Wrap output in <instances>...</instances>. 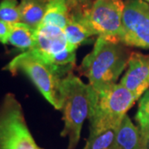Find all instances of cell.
<instances>
[{
	"mask_svg": "<svg viewBox=\"0 0 149 149\" xmlns=\"http://www.w3.org/2000/svg\"><path fill=\"white\" fill-rule=\"evenodd\" d=\"M130 54L123 43L98 37L92 52L83 60L80 71L95 91H103L116 83L128 66Z\"/></svg>",
	"mask_w": 149,
	"mask_h": 149,
	"instance_id": "1",
	"label": "cell"
},
{
	"mask_svg": "<svg viewBox=\"0 0 149 149\" xmlns=\"http://www.w3.org/2000/svg\"><path fill=\"white\" fill-rule=\"evenodd\" d=\"M139 98L120 84L95 91L90 85V132L118 128Z\"/></svg>",
	"mask_w": 149,
	"mask_h": 149,
	"instance_id": "2",
	"label": "cell"
},
{
	"mask_svg": "<svg viewBox=\"0 0 149 149\" xmlns=\"http://www.w3.org/2000/svg\"><path fill=\"white\" fill-rule=\"evenodd\" d=\"M64 128L61 137H67V149H75L79 143L81 129L90 112V85L70 72L61 82Z\"/></svg>",
	"mask_w": 149,
	"mask_h": 149,
	"instance_id": "3",
	"label": "cell"
},
{
	"mask_svg": "<svg viewBox=\"0 0 149 149\" xmlns=\"http://www.w3.org/2000/svg\"><path fill=\"white\" fill-rule=\"evenodd\" d=\"M4 70L12 73L17 71L25 73L55 109H62L61 82L65 75L57 68L44 61L32 50L17 56L6 65Z\"/></svg>",
	"mask_w": 149,
	"mask_h": 149,
	"instance_id": "4",
	"label": "cell"
},
{
	"mask_svg": "<svg viewBox=\"0 0 149 149\" xmlns=\"http://www.w3.org/2000/svg\"><path fill=\"white\" fill-rule=\"evenodd\" d=\"M123 0H93L88 5L72 9L95 35L121 42Z\"/></svg>",
	"mask_w": 149,
	"mask_h": 149,
	"instance_id": "5",
	"label": "cell"
},
{
	"mask_svg": "<svg viewBox=\"0 0 149 149\" xmlns=\"http://www.w3.org/2000/svg\"><path fill=\"white\" fill-rule=\"evenodd\" d=\"M0 149H43L32 138L21 104L11 94L0 108Z\"/></svg>",
	"mask_w": 149,
	"mask_h": 149,
	"instance_id": "6",
	"label": "cell"
},
{
	"mask_svg": "<svg viewBox=\"0 0 149 149\" xmlns=\"http://www.w3.org/2000/svg\"><path fill=\"white\" fill-rule=\"evenodd\" d=\"M121 43L149 49V4L143 0H128L125 3Z\"/></svg>",
	"mask_w": 149,
	"mask_h": 149,
	"instance_id": "7",
	"label": "cell"
},
{
	"mask_svg": "<svg viewBox=\"0 0 149 149\" xmlns=\"http://www.w3.org/2000/svg\"><path fill=\"white\" fill-rule=\"evenodd\" d=\"M68 48L75 47L67 42L63 29L52 25L40 24L36 29L34 46L30 50L47 63L50 56Z\"/></svg>",
	"mask_w": 149,
	"mask_h": 149,
	"instance_id": "8",
	"label": "cell"
},
{
	"mask_svg": "<svg viewBox=\"0 0 149 149\" xmlns=\"http://www.w3.org/2000/svg\"><path fill=\"white\" fill-rule=\"evenodd\" d=\"M125 88L140 98L149 88V55L132 52L128 69L121 80Z\"/></svg>",
	"mask_w": 149,
	"mask_h": 149,
	"instance_id": "9",
	"label": "cell"
},
{
	"mask_svg": "<svg viewBox=\"0 0 149 149\" xmlns=\"http://www.w3.org/2000/svg\"><path fill=\"white\" fill-rule=\"evenodd\" d=\"M64 33L67 42L75 48L86 42L91 37L95 36L73 12H70L69 21L64 28Z\"/></svg>",
	"mask_w": 149,
	"mask_h": 149,
	"instance_id": "10",
	"label": "cell"
},
{
	"mask_svg": "<svg viewBox=\"0 0 149 149\" xmlns=\"http://www.w3.org/2000/svg\"><path fill=\"white\" fill-rule=\"evenodd\" d=\"M49 0H21V22L37 29L42 21Z\"/></svg>",
	"mask_w": 149,
	"mask_h": 149,
	"instance_id": "11",
	"label": "cell"
},
{
	"mask_svg": "<svg viewBox=\"0 0 149 149\" xmlns=\"http://www.w3.org/2000/svg\"><path fill=\"white\" fill-rule=\"evenodd\" d=\"M69 17V7L65 0H49L41 24L52 25L64 30Z\"/></svg>",
	"mask_w": 149,
	"mask_h": 149,
	"instance_id": "12",
	"label": "cell"
},
{
	"mask_svg": "<svg viewBox=\"0 0 149 149\" xmlns=\"http://www.w3.org/2000/svg\"><path fill=\"white\" fill-rule=\"evenodd\" d=\"M139 128H137L126 115L118 129L117 149H139Z\"/></svg>",
	"mask_w": 149,
	"mask_h": 149,
	"instance_id": "13",
	"label": "cell"
},
{
	"mask_svg": "<svg viewBox=\"0 0 149 149\" xmlns=\"http://www.w3.org/2000/svg\"><path fill=\"white\" fill-rule=\"evenodd\" d=\"M36 29L22 22L11 24V33L8 42L26 52L33 47Z\"/></svg>",
	"mask_w": 149,
	"mask_h": 149,
	"instance_id": "14",
	"label": "cell"
},
{
	"mask_svg": "<svg viewBox=\"0 0 149 149\" xmlns=\"http://www.w3.org/2000/svg\"><path fill=\"white\" fill-rule=\"evenodd\" d=\"M118 128H108L98 132H90L89 139L83 149H117Z\"/></svg>",
	"mask_w": 149,
	"mask_h": 149,
	"instance_id": "15",
	"label": "cell"
},
{
	"mask_svg": "<svg viewBox=\"0 0 149 149\" xmlns=\"http://www.w3.org/2000/svg\"><path fill=\"white\" fill-rule=\"evenodd\" d=\"M0 20L9 24H14L21 22L17 0L0 1Z\"/></svg>",
	"mask_w": 149,
	"mask_h": 149,
	"instance_id": "16",
	"label": "cell"
},
{
	"mask_svg": "<svg viewBox=\"0 0 149 149\" xmlns=\"http://www.w3.org/2000/svg\"><path fill=\"white\" fill-rule=\"evenodd\" d=\"M135 119L139 123V128H149V90L140 99Z\"/></svg>",
	"mask_w": 149,
	"mask_h": 149,
	"instance_id": "17",
	"label": "cell"
},
{
	"mask_svg": "<svg viewBox=\"0 0 149 149\" xmlns=\"http://www.w3.org/2000/svg\"><path fill=\"white\" fill-rule=\"evenodd\" d=\"M11 33V24L0 20V42H8Z\"/></svg>",
	"mask_w": 149,
	"mask_h": 149,
	"instance_id": "18",
	"label": "cell"
},
{
	"mask_svg": "<svg viewBox=\"0 0 149 149\" xmlns=\"http://www.w3.org/2000/svg\"><path fill=\"white\" fill-rule=\"evenodd\" d=\"M140 143L139 149H149V128H139Z\"/></svg>",
	"mask_w": 149,
	"mask_h": 149,
	"instance_id": "19",
	"label": "cell"
},
{
	"mask_svg": "<svg viewBox=\"0 0 149 149\" xmlns=\"http://www.w3.org/2000/svg\"><path fill=\"white\" fill-rule=\"evenodd\" d=\"M69 7L70 10L80 8L84 6L88 5L91 3V0H65Z\"/></svg>",
	"mask_w": 149,
	"mask_h": 149,
	"instance_id": "20",
	"label": "cell"
},
{
	"mask_svg": "<svg viewBox=\"0 0 149 149\" xmlns=\"http://www.w3.org/2000/svg\"><path fill=\"white\" fill-rule=\"evenodd\" d=\"M145 1H146V2H148V3H149V0H145Z\"/></svg>",
	"mask_w": 149,
	"mask_h": 149,
	"instance_id": "21",
	"label": "cell"
},
{
	"mask_svg": "<svg viewBox=\"0 0 149 149\" xmlns=\"http://www.w3.org/2000/svg\"></svg>",
	"mask_w": 149,
	"mask_h": 149,
	"instance_id": "22",
	"label": "cell"
}]
</instances>
